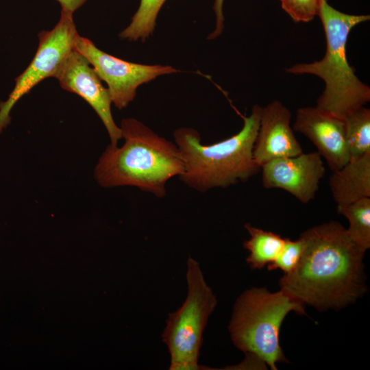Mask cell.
<instances>
[{"label": "cell", "mask_w": 370, "mask_h": 370, "mask_svg": "<svg viewBox=\"0 0 370 370\" xmlns=\"http://www.w3.org/2000/svg\"><path fill=\"white\" fill-rule=\"evenodd\" d=\"M305 248L295 267L280 280V290L319 310L341 308L366 291L365 251L339 223L331 221L305 230Z\"/></svg>", "instance_id": "cell-1"}, {"label": "cell", "mask_w": 370, "mask_h": 370, "mask_svg": "<svg viewBox=\"0 0 370 370\" xmlns=\"http://www.w3.org/2000/svg\"><path fill=\"white\" fill-rule=\"evenodd\" d=\"M120 128L124 143L110 144L103 152L95 169L97 182L104 188L134 186L164 197L167 182L184 169L177 145L134 118L123 119Z\"/></svg>", "instance_id": "cell-2"}, {"label": "cell", "mask_w": 370, "mask_h": 370, "mask_svg": "<svg viewBox=\"0 0 370 370\" xmlns=\"http://www.w3.org/2000/svg\"><path fill=\"white\" fill-rule=\"evenodd\" d=\"M262 107L254 105L243 116L241 130L231 137L212 145H204L195 129L180 127L173 132L184 163L178 176L186 186L206 192L246 182L261 171L253 156L260 125Z\"/></svg>", "instance_id": "cell-3"}, {"label": "cell", "mask_w": 370, "mask_h": 370, "mask_svg": "<svg viewBox=\"0 0 370 370\" xmlns=\"http://www.w3.org/2000/svg\"><path fill=\"white\" fill-rule=\"evenodd\" d=\"M319 16L326 39L322 59L311 63L295 64L286 69L294 74H310L325 84L317 107L342 119L370 101V88L355 74L346 55L347 38L352 29L369 20V15H354L340 12L327 0H321Z\"/></svg>", "instance_id": "cell-4"}, {"label": "cell", "mask_w": 370, "mask_h": 370, "mask_svg": "<svg viewBox=\"0 0 370 370\" xmlns=\"http://www.w3.org/2000/svg\"><path fill=\"white\" fill-rule=\"evenodd\" d=\"M291 311L306 314L304 304L282 290H246L235 302L228 327L234 345L246 356L276 370L277 362H288L280 346V331Z\"/></svg>", "instance_id": "cell-5"}, {"label": "cell", "mask_w": 370, "mask_h": 370, "mask_svg": "<svg viewBox=\"0 0 370 370\" xmlns=\"http://www.w3.org/2000/svg\"><path fill=\"white\" fill-rule=\"evenodd\" d=\"M188 293L182 305L168 314L162 340L170 354L169 370H197L203 333L213 312L217 298L208 285L199 262L186 261Z\"/></svg>", "instance_id": "cell-6"}, {"label": "cell", "mask_w": 370, "mask_h": 370, "mask_svg": "<svg viewBox=\"0 0 370 370\" xmlns=\"http://www.w3.org/2000/svg\"><path fill=\"white\" fill-rule=\"evenodd\" d=\"M78 35L73 14L62 10L58 23L51 30L38 34V47L32 60L16 78L15 86L8 99L0 102V133L10 123V113L16 102L43 79L54 77L74 49Z\"/></svg>", "instance_id": "cell-7"}, {"label": "cell", "mask_w": 370, "mask_h": 370, "mask_svg": "<svg viewBox=\"0 0 370 370\" xmlns=\"http://www.w3.org/2000/svg\"><path fill=\"white\" fill-rule=\"evenodd\" d=\"M74 48L88 60L100 79L106 83L112 103L119 110L125 108L134 99L140 85L160 75L180 71L171 66L121 60L100 50L90 40L79 35L75 40Z\"/></svg>", "instance_id": "cell-8"}, {"label": "cell", "mask_w": 370, "mask_h": 370, "mask_svg": "<svg viewBox=\"0 0 370 370\" xmlns=\"http://www.w3.org/2000/svg\"><path fill=\"white\" fill-rule=\"evenodd\" d=\"M54 77L64 90L78 95L94 109L108 133L110 145H118L122 132L112 115L109 91L88 60L74 48Z\"/></svg>", "instance_id": "cell-9"}, {"label": "cell", "mask_w": 370, "mask_h": 370, "mask_svg": "<svg viewBox=\"0 0 370 370\" xmlns=\"http://www.w3.org/2000/svg\"><path fill=\"white\" fill-rule=\"evenodd\" d=\"M261 171L264 188L283 189L304 204L314 198L325 173L317 151L273 159L263 164Z\"/></svg>", "instance_id": "cell-10"}, {"label": "cell", "mask_w": 370, "mask_h": 370, "mask_svg": "<svg viewBox=\"0 0 370 370\" xmlns=\"http://www.w3.org/2000/svg\"><path fill=\"white\" fill-rule=\"evenodd\" d=\"M293 129L311 141L332 171L349 160L344 120L317 106L303 107L296 112Z\"/></svg>", "instance_id": "cell-11"}, {"label": "cell", "mask_w": 370, "mask_h": 370, "mask_svg": "<svg viewBox=\"0 0 370 370\" xmlns=\"http://www.w3.org/2000/svg\"><path fill=\"white\" fill-rule=\"evenodd\" d=\"M291 112L281 101L274 100L262 108L253 156L258 164L278 158L303 153L291 126Z\"/></svg>", "instance_id": "cell-12"}, {"label": "cell", "mask_w": 370, "mask_h": 370, "mask_svg": "<svg viewBox=\"0 0 370 370\" xmlns=\"http://www.w3.org/2000/svg\"><path fill=\"white\" fill-rule=\"evenodd\" d=\"M328 183L337 204L370 197V151L350 159L343 167L333 171Z\"/></svg>", "instance_id": "cell-13"}, {"label": "cell", "mask_w": 370, "mask_h": 370, "mask_svg": "<svg viewBox=\"0 0 370 370\" xmlns=\"http://www.w3.org/2000/svg\"><path fill=\"white\" fill-rule=\"evenodd\" d=\"M245 228L250 236L243 247L249 252L246 261L251 269H260L273 262L280 254L285 238L249 223H245Z\"/></svg>", "instance_id": "cell-14"}, {"label": "cell", "mask_w": 370, "mask_h": 370, "mask_svg": "<svg viewBox=\"0 0 370 370\" xmlns=\"http://www.w3.org/2000/svg\"><path fill=\"white\" fill-rule=\"evenodd\" d=\"M337 212L348 220L346 230L351 239L366 251L370 247V197L337 204Z\"/></svg>", "instance_id": "cell-15"}, {"label": "cell", "mask_w": 370, "mask_h": 370, "mask_svg": "<svg viewBox=\"0 0 370 370\" xmlns=\"http://www.w3.org/2000/svg\"><path fill=\"white\" fill-rule=\"evenodd\" d=\"M350 159L370 151V110L362 106L344 119ZM349 159V160H350Z\"/></svg>", "instance_id": "cell-16"}, {"label": "cell", "mask_w": 370, "mask_h": 370, "mask_svg": "<svg viewBox=\"0 0 370 370\" xmlns=\"http://www.w3.org/2000/svg\"><path fill=\"white\" fill-rule=\"evenodd\" d=\"M166 0H140L130 25L119 36L130 41H145L153 34L158 14Z\"/></svg>", "instance_id": "cell-17"}, {"label": "cell", "mask_w": 370, "mask_h": 370, "mask_svg": "<svg viewBox=\"0 0 370 370\" xmlns=\"http://www.w3.org/2000/svg\"><path fill=\"white\" fill-rule=\"evenodd\" d=\"M305 248L304 239L299 236L297 240L285 238L283 247L276 259L267 264L268 270H282L284 274L292 271L298 264Z\"/></svg>", "instance_id": "cell-18"}, {"label": "cell", "mask_w": 370, "mask_h": 370, "mask_svg": "<svg viewBox=\"0 0 370 370\" xmlns=\"http://www.w3.org/2000/svg\"><path fill=\"white\" fill-rule=\"evenodd\" d=\"M282 9L295 22L307 23L317 15L321 0H280Z\"/></svg>", "instance_id": "cell-19"}, {"label": "cell", "mask_w": 370, "mask_h": 370, "mask_svg": "<svg viewBox=\"0 0 370 370\" xmlns=\"http://www.w3.org/2000/svg\"><path fill=\"white\" fill-rule=\"evenodd\" d=\"M224 0H214L213 10L216 14V24L214 31L208 36V40H212L219 37L224 29V16L223 5Z\"/></svg>", "instance_id": "cell-20"}, {"label": "cell", "mask_w": 370, "mask_h": 370, "mask_svg": "<svg viewBox=\"0 0 370 370\" xmlns=\"http://www.w3.org/2000/svg\"><path fill=\"white\" fill-rule=\"evenodd\" d=\"M61 5L62 10L68 13L73 12L79 8L87 0H57Z\"/></svg>", "instance_id": "cell-21"}]
</instances>
